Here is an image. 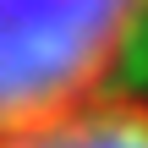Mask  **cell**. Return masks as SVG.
<instances>
[{"instance_id": "1", "label": "cell", "mask_w": 148, "mask_h": 148, "mask_svg": "<svg viewBox=\"0 0 148 148\" xmlns=\"http://www.w3.org/2000/svg\"><path fill=\"white\" fill-rule=\"evenodd\" d=\"M143 11L148 0H0V143L93 104Z\"/></svg>"}, {"instance_id": "2", "label": "cell", "mask_w": 148, "mask_h": 148, "mask_svg": "<svg viewBox=\"0 0 148 148\" xmlns=\"http://www.w3.org/2000/svg\"><path fill=\"white\" fill-rule=\"evenodd\" d=\"M0 148H148V104L143 99H93L77 104Z\"/></svg>"}]
</instances>
